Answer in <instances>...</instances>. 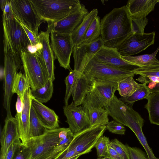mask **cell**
<instances>
[{"label":"cell","mask_w":159,"mask_h":159,"mask_svg":"<svg viewBox=\"0 0 159 159\" xmlns=\"http://www.w3.org/2000/svg\"><path fill=\"white\" fill-rule=\"evenodd\" d=\"M104 46L116 49L133 34L131 18L126 6L114 8L101 20Z\"/></svg>","instance_id":"1"},{"label":"cell","mask_w":159,"mask_h":159,"mask_svg":"<svg viewBox=\"0 0 159 159\" xmlns=\"http://www.w3.org/2000/svg\"><path fill=\"white\" fill-rule=\"evenodd\" d=\"M3 52L20 56L22 52L30 51V41L23 28L14 17L2 18Z\"/></svg>","instance_id":"2"},{"label":"cell","mask_w":159,"mask_h":159,"mask_svg":"<svg viewBox=\"0 0 159 159\" xmlns=\"http://www.w3.org/2000/svg\"><path fill=\"white\" fill-rule=\"evenodd\" d=\"M41 20L52 22L59 20L76 9L79 0H30Z\"/></svg>","instance_id":"3"},{"label":"cell","mask_w":159,"mask_h":159,"mask_svg":"<svg viewBox=\"0 0 159 159\" xmlns=\"http://www.w3.org/2000/svg\"><path fill=\"white\" fill-rule=\"evenodd\" d=\"M72 134L69 128H59L47 129L43 135L30 139L24 145L26 150L27 159H39L63 139Z\"/></svg>","instance_id":"4"},{"label":"cell","mask_w":159,"mask_h":159,"mask_svg":"<svg viewBox=\"0 0 159 159\" xmlns=\"http://www.w3.org/2000/svg\"><path fill=\"white\" fill-rule=\"evenodd\" d=\"M22 52L20 57L25 72L31 89L44 85L49 79L40 51Z\"/></svg>","instance_id":"5"},{"label":"cell","mask_w":159,"mask_h":159,"mask_svg":"<svg viewBox=\"0 0 159 159\" xmlns=\"http://www.w3.org/2000/svg\"><path fill=\"white\" fill-rule=\"evenodd\" d=\"M81 73L92 83L95 81L117 82L128 76L135 75L133 71L122 70L108 66L94 56Z\"/></svg>","instance_id":"6"},{"label":"cell","mask_w":159,"mask_h":159,"mask_svg":"<svg viewBox=\"0 0 159 159\" xmlns=\"http://www.w3.org/2000/svg\"><path fill=\"white\" fill-rule=\"evenodd\" d=\"M3 70V89L4 91L3 105L7 113L6 118L12 117L11 103L13 94V85L17 71L20 68L21 61L20 56L4 54Z\"/></svg>","instance_id":"7"},{"label":"cell","mask_w":159,"mask_h":159,"mask_svg":"<svg viewBox=\"0 0 159 159\" xmlns=\"http://www.w3.org/2000/svg\"><path fill=\"white\" fill-rule=\"evenodd\" d=\"M106 130V125L97 126L75 134L67 148L74 150L80 156L89 153Z\"/></svg>","instance_id":"8"},{"label":"cell","mask_w":159,"mask_h":159,"mask_svg":"<svg viewBox=\"0 0 159 159\" xmlns=\"http://www.w3.org/2000/svg\"><path fill=\"white\" fill-rule=\"evenodd\" d=\"M10 1L15 18L39 38L38 29L41 20L36 13L30 0H10Z\"/></svg>","instance_id":"9"},{"label":"cell","mask_w":159,"mask_h":159,"mask_svg":"<svg viewBox=\"0 0 159 159\" xmlns=\"http://www.w3.org/2000/svg\"><path fill=\"white\" fill-rule=\"evenodd\" d=\"M51 45L60 66L70 71L71 55L75 46L70 34H63L51 31Z\"/></svg>","instance_id":"10"},{"label":"cell","mask_w":159,"mask_h":159,"mask_svg":"<svg viewBox=\"0 0 159 159\" xmlns=\"http://www.w3.org/2000/svg\"><path fill=\"white\" fill-rule=\"evenodd\" d=\"M155 32L143 34H132L116 49L121 56H132L154 44Z\"/></svg>","instance_id":"11"},{"label":"cell","mask_w":159,"mask_h":159,"mask_svg":"<svg viewBox=\"0 0 159 159\" xmlns=\"http://www.w3.org/2000/svg\"><path fill=\"white\" fill-rule=\"evenodd\" d=\"M89 13L85 5L81 3L76 9L64 18L57 21L48 23V29L51 32L70 34Z\"/></svg>","instance_id":"12"},{"label":"cell","mask_w":159,"mask_h":159,"mask_svg":"<svg viewBox=\"0 0 159 159\" xmlns=\"http://www.w3.org/2000/svg\"><path fill=\"white\" fill-rule=\"evenodd\" d=\"M66 122L74 134L90 127L87 109L83 106H76L73 102L63 107Z\"/></svg>","instance_id":"13"},{"label":"cell","mask_w":159,"mask_h":159,"mask_svg":"<svg viewBox=\"0 0 159 159\" xmlns=\"http://www.w3.org/2000/svg\"><path fill=\"white\" fill-rule=\"evenodd\" d=\"M103 46L101 36L91 43L83 42L75 46L73 52L75 71L81 73L86 65Z\"/></svg>","instance_id":"14"},{"label":"cell","mask_w":159,"mask_h":159,"mask_svg":"<svg viewBox=\"0 0 159 159\" xmlns=\"http://www.w3.org/2000/svg\"><path fill=\"white\" fill-rule=\"evenodd\" d=\"M117 88V82L95 81L87 94L105 107L110 104Z\"/></svg>","instance_id":"15"},{"label":"cell","mask_w":159,"mask_h":159,"mask_svg":"<svg viewBox=\"0 0 159 159\" xmlns=\"http://www.w3.org/2000/svg\"><path fill=\"white\" fill-rule=\"evenodd\" d=\"M94 56L108 66L122 70L134 72L140 67L123 59L116 49L103 46Z\"/></svg>","instance_id":"16"},{"label":"cell","mask_w":159,"mask_h":159,"mask_svg":"<svg viewBox=\"0 0 159 159\" xmlns=\"http://www.w3.org/2000/svg\"><path fill=\"white\" fill-rule=\"evenodd\" d=\"M30 87L26 89L23 101V107L20 114H16L19 132L20 139L24 145L30 139L29 122L31 102L34 98L31 94Z\"/></svg>","instance_id":"17"},{"label":"cell","mask_w":159,"mask_h":159,"mask_svg":"<svg viewBox=\"0 0 159 159\" xmlns=\"http://www.w3.org/2000/svg\"><path fill=\"white\" fill-rule=\"evenodd\" d=\"M1 135L0 159H6L11 145L16 140L20 139L18 124L15 117L6 118Z\"/></svg>","instance_id":"18"},{"label":"cell","mask_w":159,"mask_h":159,"mask_svg":"<svg viewBox=\"0 0 159 159\" xmlns=\"http://www.w3.org/2000/svg\"><path fill=\"white\" fill-rule=\"evenodd\" d=\"M82 105L87 109L90 127L106 125L109 123L107 111L93 99L86 97Z\"/></svg>","instance_id":"19"},{"label":"cell","mask_w":159,"mask_h":159,"mask_svg":"<svg viewBox=\"0 0 159 159\" xmlns=\"http://www.w3.org/2000/svg\"><path fill=\"white\" fill-rule=\"evenodd\" d=\"M31 105L43 125L47 129L59 128L58 116L52 110L33 98Z\"/></svg>","instance_id":"20"},{"label":"cell","mask_w":159,"mask_h":159,"mask_svg":"<svg viewBox=\"0 0 159 159\" xmlns=\"http://www.w3.org/2000/svg\"><path fill=\"white\" fill-rule=\"evenodd\" d=\"M51 31L48 29L41 31L39 34V38L41 46L40 49L45 65L49 79L53 81L55 79L54 57L53 52L50 43L49 37Z\"/></svg>","instance_id":"21"},{"label":"cell","mask_w":159,"mask_h":159,"mask_svg":"<svg viewBox=\"0 0 159 159\" xmlns=\"http://www.w3.org/2000/svg\"><path fill=\"white\" fill-rule=\"evenodd\" d=\"M76 73L71 96L72 101L76 106H79L82 104L87 93L92 88L93 83L83 73Z\"/></svg>","instance_id":"22"},{"label":"cell","mask_w":159,"mask_h":159,"mask_svg":"<svg viewBox=\"0 0 159 159\" xmlns=\"http://www.w3.org/2000/svg\"><path fill=\"white\" fill-rule=\"evenodd\" d=\"M157 0H129L126 6L131 17L143 18L152 11Z\"/></svg>","instance_id":"23"},{"label":"cell","mask_w":159,"mask_h":159,"mask_svg":"<svg viewBox=\"0 0 159 159\" xmlns=\"http://www.w3.org/2000/svg\"><path fill=\"white\" fill-rule=\"evenodd\" d=\"M98 11L94 8L89 12L78 27L70 34L75 46L82 43L85 34L89 26L98 16Z\"/></svg>","instance_id":"24"},{"label":"cell","mask_w":159,"mask_h":159,"mask_svg":"<svg viewBox=\"0 0 159 159\" xmlns=\"http://www.w3.org/2000/svg\"><path fill=\"white\" fill-rule=\"evenodd\" d=\"M159 51V46L156 51L151 54L121 57L126 61L140 67L154 66L159 65V61L156 58Z\"/></svg>","instance_id":"25"},{"label":"cell","mask_w":159,"mask_h":159,"mask_svg":"<svg viewBox=\"0 0 159 159\" xmlns=\"http://www.w3.org/2000/svg\"><path fill=\"white\" fill-rule=\"evenodd\" d=\"M145 108L148 111L151 124L159 125V92L150 93Z\"/></svg>","instance_id":"26"},{"label":"cell","mask_w":159,"mask_h":159,"mask_svg":"<svg viewBox=\"0 0 159 159\" xmlns=\"http://www.w3.org/2000/svg\"><path fill=\"white\" fill-rule=\"evenodd\" d=\"M135 75L128 76L117 82V90L122 97L131 95L137 89L146 85L137 83L134 80Z\"/></svg>","instance_id":"27"},{"label":"cell","mask_w":159,"mask_h":159,"mask_svg":"<svg viewBox=\"0 0 159 159\" xmlns=\"http://www.w3.org/2000/svg\"><path fill=\"white\" fill-rule=\"evenodd\" d=\"M52 82L49 79L43 86L36 89H31V94L34 98L43 103L48 102L51 98L53 93Z\"/></svg>","instance_id":"28"},{"label":"cell","mask_w":159,"mask_h":159,"mask_svg":"<svg viewBox=\"0 0 159 159\" xmlns=\"http://www.w3.org/2000/svg\"><path fill=\"white\" fill-rule=\"evenodd\" d=\"M47 130L40 121L31 105L29 122L30 139L43 135Z\"/></svg>","instance_id":"29"},{"label":"cell","mask_w":159,"mask_h":159,"mask_svg":"<svg viewBox=\"0 0 159 159\" xmlns=\"http://www.w3.org/2000/svg\"><path fill=\"white\" fill-rule=\"evenodd\" d=\"M29 87H30L29 81L25 74H22L21 71L17 72L13 85V93H16L23 102L25 90Z\"/></svg>","instance_id":"30"},{"label":"cell","mask_w":159,"mask_h":159,"mask_svg":"<svg viewBox=\"0 0 159 159\" xmlns=\"http://www.w3.org/2000/svg\"><path fill=\"white\" fill-rule=\"evenodd\" d=\"M101 34V20L98 16L92 22L86 32L83 42L86 43H91L100 37Z\"/></svg>","instance_id":"31"},{"label":"cell","mask_w":159,"mask_h":159,"mask_svg":"<svg viewBox=\"0 0 159 159\" xmlns=\"http://www.w3.org/2000/svg\"><path fill=\"white\" fill-rule=\"evenodd\" d=\"M72 134L63 139L50 151L39 159H53L66 149L72 140Z\"/></svg>","instance_id":"32"},{"label":"cell","mask_w":159,"mask_h":159,"mask_svg":"<svg viewBox=\"0 0 159 159\" xmlns=\"http://www.w3.org/2000/svg\"><path fill=\"white\" fill-rule=\"evenodd\" d=\"M150 94L149 88L146 85L137 89L130 96L121 97L119 99L127 105L132 107L135 102L143 99H147Z\"/></svg>","instance_id":"33"},{"label":"cell","mask_w":159,"mask_h":159,"mask_svg":"<svg viewBox=\"0 0 159 159\" xmlns=\"http://www.w3.org/2000/svg\"><path fill=\"white\" fill-rule=\"evenodd\" d=\"M76 76L74 70H70L68 75L66 77L65 82L66 85V90L64 97L65 106L68 105L69 100L71 96L72 89Z\"/></svg>","instance_id":"34"},{"label":"cell","mask_w":159,"mask_h":159,"mask_svg":"<svg viewBox=\"0 0 159 159\" xmlns=\"http://www.w3.org/2000/svg\"><path fill=\"white\" fill-rule=\"evenodd\" d=\"M110 141L109 138L105 136H102L99 139L95 146L98 157H102L107 156L108 148Z\"/></svg>","instance_id":"35"},{"label":"cell","mask_w":159,"mask_h":159,"mask_svg":"<svg viewBox=\"0 0 159 159\" xmlns=\"http://www.w3.org/2000/svg\"><path fill=\"white\" fill-rule=\"evenodd\" d=\"M131 24L133 34H143L145 26L147 25L148 19L147 17L143 18L131 17Z\"/></svg>","instance_id":"36"},{"label":"cell","mask_w":159,"mask_h":159,"mask_svg":"<svg viewBox=\"0 0 159 159\" xmlns=\"http://www.w3.org/2000/svg\"><path fill=\"white\" fill-rule=\"evenodd\" d=\"M110 144L123 159H130L126 145H124L116 139L110 141Z\"/></svg>","instance_id":"37"},{"label":"cell","mask_w":159,"mask_h":159,"mask_svg":"<svg viewBox=\"0 0 159 159\" xmlns=\"http://www.w3.org/2000/svg\"><path fill=\"white\" fill-rule=\"evenodd\" d=\"M106 126V129L112 133L121 135L125 134L126 129L124 125L114 120L109 122Z\"/></svg>","instance_id":"38"},{"label":"cell","mask_w":159,"mask_h":159,"mask_svg":"<svg viewBox=\"0 0 159 159\" xmlns=\"http://www.w3.org/2000/svg\"><path fill=\"white\" fill-rule=\"evenodd\" d=\"M136 136L145 149L148 159H159L155 157L152 149L149 146L143 132L138 133Z\"/></svg>","instance_id":"39"},{"label":"cell","mask_w":159,"mask_h":159,"mask_svg":"<svg viewBox=\"0 0 159 159\" xmlns=\"http://www.w3.org/2000/svg\"><path fill=\"white\" fill-rule=\"evenodd\" d=\"M130 159H148L147 155L140 149L126 144Z\"/></svg>","instance_id":"40"},{"label":"cell","mask_w":159,"mask_h":159,"mask_svg":"<svg viewBox=\"0 0 159 159\" xmlns=\"http://www.w3.org/2000/svg\"><path fill=\"white\" fill-rule=\"evenodd\" d=\"M20 23V22H19ZM25 31L30 42L32 48L35 50L41 46L39 38H37L34 34L24 25L20 23Z\"/></svg>","instance_id":"41"},{"label":"cell","mask_w":159,"mask_h":159,"mask_svg":"<svg viewBox=\"0 0 159 159\" xmlns=\"http://www.w3.org/2000/svg\"><path fill=\"white\" fill-rule=\"evenodd\" d=\"M1 8L3 12L2 18L9 19L14 17L11 10L10 0H1Z\"/></svg>","instance_id":"42"},{"label":"cell","mask_w":159,"mask_h":159,"mask_svg":"<svg viewBox=\"0 0 159 159\" xmlns=\"http://www.w3.org/2000/svg\"><path fill=\"white\" fill-rule=\"evenodd\" d=\"M80 156L74 150L67 147L53 159H77Z\"/></svg>","instance_id":"43"},{"label":"cell","mask_w":159,"mask_h":159,"mask_svg":"<svg viewBox=\"0 0 159 159\" xmlns=\"http://www.w3.org/2000/svg\"><path fill=\"white\" fill-rule=\"evenodd\" d=\"M27 153L25 146L22 143L17 147L12 159H27Z\"/></svg>","instance_id":"44"},{"label":"cell","mask_w":159,"mask_h":159,"mask_svg":"<svg viewBox=\"0 0 159 159\" xmlns=\"http://www.w3.org/2000/svg\"><path fill=\"white\" fill-rule=\"evenodd\" d=\"M22 142L20 139L13 142L8 151L6 159H12L17 147Z\"/></svg>","instance_id":"45"},{"label":"cell","mask_w":159,"mask_h":159,"mask_svg":"<svg viewBox=\"0 0 159 159\" xmlns=\"http://www.w3.org/2000/svg\"><path fill=\"white\" fill-rule=\"evenodd\" d=\"M107 157L111 159H123L110 144L108 148Z\"/></svg>","instance_id":"46"},{"label":"cell","mask_w":159,"mask_h":159,"mask_svg":"<svg viewBox=\"0 0 159 159\" xmlns=\"http://www.w3.org/2000/svg\"><path fill=\"white\" fill-rule=\"evenodd\" d=\"M23 107V102L21 100L19 96L17 95L16 102V114L20 115L21 114Z\"/></svg>","instance_id":"47"},{"label":"cell","mask_w":159,"mask_h":159,"mask_svg":"<svg viewBox=\"0 0 159 159\" xmlns=\"http://www.w3.org/2000/svg\"><path fill=\"white\" fill-rule=\"evenodd\" d=\"M150 93L154 92H159V83L151 82L148 86Z\"/></svg>","instance_id":"48"},{"label":"cell","mask_w":159,"mask_h":159,"mask_svg":"<svg viewBox=\"0 0 159 159\" xmlns=\"http://www.w3.org/2000/svg\"><path fill=\"white\" fill-rule=\"evenodd\" d=\"M97 159H111L110 158H109L108 157H99Z\"/></svg>","instance_id":"49"}]
</instances>
